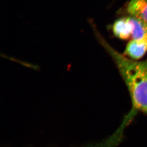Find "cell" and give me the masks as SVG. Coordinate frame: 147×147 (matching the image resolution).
<instances>
[{"instance_id": "7a4b0ae2", "label": "cell", "mask_w": 147, "mask_h": 147, "mask_svg": "<svg viewBox=\"0 0 147 147\" xmlns=\"http://www.w3.org/2000/svg\"><path fill=\"white\" fill-rule=\"evenodd\" d=\"M129 124L127 119H123L119 128L109 137L98 143L87 145L83 147H118L122 141L125 129Z\"/></svg>"}, {"instance_id": "3957f363", "label": "cell", "mask_w": 147, "mask_h": 147, "mask_svg": "<svg viewBox=\"0 0 147 147\" xmlns=\"http://www.w3.org/2000/svg\"><path fill=\"white\" fill-rule=\"evenodd\" d=\"M112 29L114 35L119 39L127 40L131 37L133 26L130 17L117 20L113 24Z\"/></svg>"}, {"instance_id": "6da1fadb", "label": "cell", "mask_w": 147, "mask_h": 147, "mask_svg": "<svg viewBox=\"0 0 147 147\" xmlns=\"http://www.w3.org/2000/svg\"><path fill=\"white\" fill-rule=\"evenodd\" d=\"M96 38L111 56L126 85L131 103L130 111L137 116H147V60H131L118 53L109 44L98 32L93 22H90Z\"/></svg>"}, {"instance_id": "277c9868", "label": "cell", "mask_w": 147, "mask_h": 147, "mask_svg": "<svg viewBox=\"0 0 147 147\" xmlns=\"http://www.w3.org/2000/svg\"><path fill=\"white\" fill-rule=\"evenodd\" d=\"M126 11L129 16L147 24V0H131L127 6Z\"/></svg>"}, {"instance_id": "5b68a950", "label": "cell", "mask_w": 147, "mask_h": 147, "mask_svg": "<svg viewBox=\"0 0 147 147\" xmlns=\"http://www.w3.org/2000/svg\"><path fill=\"white\" fill-rule=\"evenodd\" d=\"M147 51V38L142 40H131L128 43L125 54L134 60H139Z\"/></svg>"}]
</instances>
